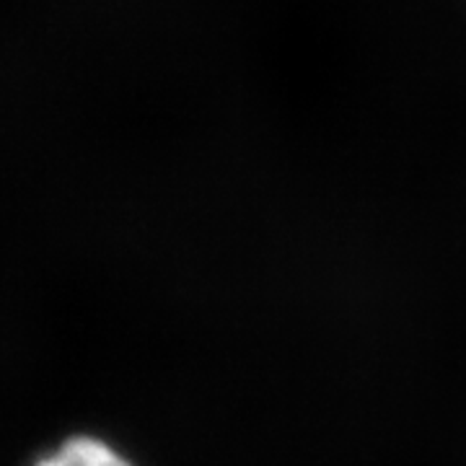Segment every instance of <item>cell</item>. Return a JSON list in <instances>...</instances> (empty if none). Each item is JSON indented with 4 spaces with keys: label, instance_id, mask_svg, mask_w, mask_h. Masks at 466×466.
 <instances>
[{
    "label": "cell",
    "instance_id": "cell-1",
    "mask_svg": "<svg viewBox=\"0 0 466 466\" xmlns=\"http://www.w3.org/2000/svg\"><path fill=\"white\" fill-rule=\"evenodd\" d=\"M32 466H135L122 451L99 435H67L47 453H42Z\"/></svg>",
    "mask_w": 466,
    "mask_h": 466
}]
</instances>
